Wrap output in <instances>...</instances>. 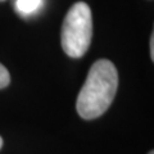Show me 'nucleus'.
<instances>
[{
	"instance_id": "f257e3e1",
	"label": "nucleus",
	"mask_w": 154,
	"mask_h": 154,
	"mask_svg": "<svg viewBox=\"0 0 154 154\" xmlns=\"http://www.w3.org/2000/svg\"><path fill=\"white\" fill-rule=\"evenodd\" d=\"M118 88V72L108 59L91 66L76 102V109L84 119L100 117L112 104Z\"/></svg>"
},
{
	"instance_id": "f03ea898",
	"label": "nucleus",
	"mask_w": 154,
	"mask_h": 154,
	"mask_svg": "<svg viewBox=\"0 0 154 154\" xmlns=\"http://www.w3.org/2000/svg\"><path fill=\"white\" fill-rule=\"evenodd\" d=\"M93 37V17L84 2L73 4L62 25L60 41L63 51L71 58H81L88 51Z\"/></svg>"
},
{
	"instance_id": "7ed1b4c3",
	"label": "nucleus",
	"mask_w": 154,
	"mask_h": 154,
	"mask_svg": "<svg viewBox=\"0 0 154 154\" xmlns=\"http://www.w3.org/2000/svg\"><path fill=\"white\" fill-rule=\"evenodd\" d=\"M42 0H17L16 9L21 14H32L40 8Z\"/></svg>"
},
{
	"instance_id": "20e7f679",
	"label": "nucleus",
	"mask_w": 154,
	"mask_h": 154,
	"mask_svg": "<svg viewBox=\"0 0 154 154\" xmlns=\"http://www.w3.org/2000/svg\"><path fill=\"white\" fill-rule=\"evenodd\" d=\"M11 84V75L8 69L0 63V89H4Z\"/></svg>"
},
{
	"instance_id": "39448f33",
	"label": "nucleus",
	"mask_w": 154,
	"mask_h": 154,
	"mask_svg": "<svg viewBox=\"0 0 154 154\" xmlns=\"http://www.w3.org/2000/svg\"><path fill=\"white\" fill-rule=\"evenodd\" d=\"M150 57H152V60H154V35L153 33L150 36Z\"/></svg>"
},
{
	"instance_id": "423d86ee",
	"label": "nucleus",
	"mask_w": 154,
	"mask_h": 154,
	"mask_svg": "<svg viewBox=\"0 0 154 154\" xmlns=\"http://www.w3.org/2000/svg\"><path fill=\"white\" fill-rule=\"evenodd\" d=\"M2 146H3V139L0 136V149H2Z\"/></svg>"
},
{
	"instance_id": "0eeeda50",
	"label": "nucleus",
	"mask_w": 154,
	"mask_h": 154,
	"mask_svg": "<svg viewBox=\"0 0 154 154\" xmlns=\"http://www.w3.org/2000/svg\"><path fill=\"white\" fill-rule=\"evenodd\" d=\"M148 154H154V153H153V152H149V153H148Z\"/></svg>"
},
{
	"instance_id": "6e6552de",
	"label": "nucleus",
	"mask_w": 154,
	"mask_h": 154,
	"mask_svg": "<svg viewBox=\"0 0 154 154\" xmlns=\"http://www.w3.org/2000/svg\"><path fill=\"white\" fill-rule=\"evenodd\" d=\"M0 2H4V0H0Z\"/></svg>"
}]
</instances>
